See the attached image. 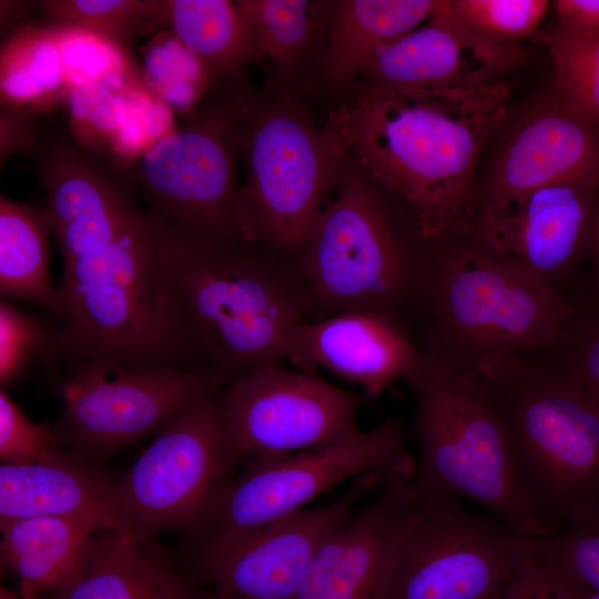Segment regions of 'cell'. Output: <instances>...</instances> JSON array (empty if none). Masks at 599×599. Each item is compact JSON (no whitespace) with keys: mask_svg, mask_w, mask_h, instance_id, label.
Returning a JSON list of instances; mask_svg holds the SVG:
<instances>
[{"mask_svg":"<svg viewBox=\"0 0 599 599\" xmlns=\"http://www.w3.org/2000/svg\"><path fill=\"white\" fill-rule=\"evenodd\" d=\"M501 80L473 88L362 93L331 113L328 131L407 207L425 243L471 235L479 166L511 105Z\"/></svg>","mask_w":599,"mask_h":599,"instance_id":"1","label":"cell"},{"mask_svg":"<svg viewBox=\"0 0 599 599\" xmlns=\"http://www.w3.org/2000/svg\"><path fill=\"white\" fill-rule=\"evenodd\" d=\"M63 262L51 358L71 372L99 365L197 367L203 354L163 270L146 212L132 202L53 233Z\"/></svg>","mask_w":599,"mask_h":599,"instance_id":"2","label":"cell"},{"mask_svg":"<svg viewBox=\"0 0 599 599\" xmlns=\"http://www.w3.org/2000/svg\"><path fill=\"white\" fill-rule=\"evenodd\" d=\"M148 217L158 258L212 368L231 382L282 363L290 334L311 316L294 260L238 233H201Z\"/></svg>","mask_w":599,"mask_h":599,"instance_id":"3","label":"cell"},{"mask_svg":"<svg viewBox=\"0 0 599 599\" xmlns=\"http://www.w3.org/2000/svg\"><path fill=\"white\" fill-rule=\"evenodd\" d=\"M415 399L419 460L414 493L466 497L527 539L552 535L525 495L508 425L493 388L423 349L405 377Z\"/></svg>","mask_w":599,"mask_h":599,"instance_id":"4","label":"cell"},{"mask_svg":"<svg viewBox=\"0 0 599 599\" xmlns=\"http://www.w3.org/2000/svg\"><path fill=\"white\" fill-rule=\"evenodd\" d=\"M426 354L476 374L487 362L541 349L568 324V296L493 256L470 238L425 243Z\"/></svg>","mask_w":599,"mask_h":599,"instance_id":"5","label":"cell"},{"mask_svg":"<svg viewBox=\"0 0 599 599\" xmlns=\"http://www.w3.org/2000/svg\"><path fill=\"white\" fill-rule=\"evenodd\" d=\"M476 374L499 400L520 486L552 534L599 516V399L525 353Z\"/></svg>","mask_w":599,"mask_h":599,"instance_id":"6","label":"cell"},{"mask_svg":"<svg viewBox=\"0 0 599 599\" xmlns=\"http://www.w3.org/2000/svg\"><path fill=\"white\" fill-rule=\"evenodd\" d=\"M309 319L362 311L403 323L424 306L427 247L409 244L380 194L357 175L344 177L294 256Z\"/></svg>","mask_w":599,"mask_h":599,"instance_id":"7","label":"cell"},{"mask_svg":"<svg viewBox=\"0 0 599 599\" xmlns=\"http://www.w3.org/2000/svg\"><path fill=\"white\" fill-rule=\"evenodd\" d=\"M237 150L245 167L236 196L238 234L294 258L336 180L346 154L342 144L295 104L252 98Z\"/></svg>","mask_w":599,"mask_h":599,"instance_id":"8","label":"cell"},{"mask_svg":"<svg viewBox=\"0 0 599 599\" xmlns=\"http://www.w3.org/2000/svg\"><path fill=\"white\" fill-rule=\"evenodd\" d=\"M415 470L395 419L321 447L256 456L229 480L191 537L196 551L223 546L304 510L347 479H410Z\"/></svg>","mask_w":599,"mask_h":599,"instance_id":"9","label":"cell"},{"mask_svg":"<svg viewBox=\"0 0 599 599\" xmlns=\"http://www.w3.org/2000/svg\"><path fill=\"white\" fill-rule=\"evenodd\" d=\"M252 98L241 75L227 79L134 159L130 175L150 216L201 233H238V131Z\"/></svg>","mask_w":599,"mask_h":599,"instance_id":"10","label":"cell"},{"mask_svg":"<svg viewBox=\"0 0 599 599\" xmlns=\"http://www.w3.org/2000/svg\"><path fill=\"white\" fill-rule=\"evenodd\" d=\"M221 397L214 390L180 409L114 480L120 532L148 544L169 530L191 535L202 521L237 463L225 433Z\"/></svg>","mask_w":599,"mask_h":599,"instance_id":"11","label":"cell"},{"mask_svg":"<svg viewBox=\"0 0 599 599\" xmlns=\"http://www.w3.org/2000/svg\"><path fill=\"white\" fill-rule=\"evenodd\" d=\"M530 540L457 498L413 490L385 599H495L524 562Z\"/></svg>","mask_w":599,"mask_h":599,"instance_id":"12","label":"cell"},{"mask_svg":"<svg viewBox=\"0 0 599 599\" xmlns=\"http://www.w3.org/2000/svg\"><path fill=\"white\" fill-rule=\"evenodd\" d=\"M227 378L213 368H129L99 365L69 373L59 387L60 441L81 455L114 451L162 427L196 398Z\"/></svg>","mask_w":599,"mask_h":599,"instance_id":"13","label":"cell"},{"mask_svg":"<svg viewBox=\"0 0 599 599\" xmlns=\"http://www.w3.org/2000/svg\"><path fill=\"white\" fill-rule=\"evenodd\" d=\"M362 398L308 370L282 363L257 366L229 382L221 397L231 449L237 460L321 447L361 429Z\"/></svg>","mask_w":599,"mask_h":599,"instance_id":"14","label":"cell"},{"mask_svg":"<svg viewBox=\"0 0 599 599\" xmlns=\"http://www.w3.org/2000/svg\"><path fill=\"white\" fill-rule=\"evenodd\" d=\"M487 146L475 221L539 186L599 182V124L573 110L555 85L515 110L510 105Z\"/></svg>","mask_w":599,"mask_h":599,"instance_id":"15","label":"cell"},{"mask_svg":"<svg viewBox=\"0 0 599 599\" xmlns=\"http://www.w3.org/2000/svg\"><path fill=\"white\" fill-rule=\"evenodd\" d=\"M598 200L597 181L539 186L477 217L467 238L567 296L586 264Z\"/></svg>","mask_w":599,"mask_h":599,"instance_id":"16","label":"cell"},{"mask_svg":"<svg viewBox=\"0 0 599 599\" xmlns=\"http://www.w3.org/2000/svg\"><path fill=\"white\" fill-rule=\"evenodd\" d=\"M385 483L380 475H362L324 506L304 509L226 545L196 551L197 571L226 599H296L323 542L352 516L365 493Z\"/></svg>","mask_w":599,"mask_h":599,"instance_id":"17","label":"cell"},{"mask_svg":"<svg viewBox=\"0 0 599 599\" xmlns=\"http://www.w3.org/2000/svg\"><path fill=\"white\" fill-rule=\"evenodd\" d=\"M521 45H502L465 26L440 0L422 26L380 47L364 64L363 89L376 92H423L473 89L529 64Z\"/></svg>","mask_w":599,"mask_h":599,"instance_id":"18","label":"cell"},{"mask_svg":"<svg viewBox=\"0 0 599 599\" xmlns=\"http://www.w3.org/2000/svg\"><path fill=\"white\" fill-rule=\"evenodd\" d=\"M412 479L385 483L372 502L323 542L296 599H385L396 546L412 509Z\"/></svg>","mask_w":599,"mask_h":599,"instance_id":"19","label":"cell"},{"mask_svg":"<svg viewBox=\"0 0 599 599\" xmlns=\"http://www.w3.org/2000/svg\"><path fill=\"white\" fill-rule=\"evenodd\" d=\"M420 349L395 319L353 311L300 323L285 343L283 361L302 370L323 367L373 397L405 378Z\"/></svg>","mask_w":599,"mask_h":599,"instance_id":"20","label":"cell"},{"mask_svg":"<svg viewBox=\"0 0 599 599\" xmlns=\"http://www.w3.org/2000/svg\"><path fill=\"white\" fill-rule=\"evenodd\" d=\"M78 451L55 449L29 465L0 466V525L34 516L79 519L120 531L113 484Z\"/></svg>","mask_w":599,"mask_h":599,"instance_id":"21","label":"cell"},{"mask_svg":"<svg viewBox=\"0 0 599 599\" xmlns=\"http://www.w3.org/2000/svg\"><path fill=\"white\" fill-rule=\"evenodd\" d=\"M191 581L115 530H95L59 599H191Z\"/></svg>","mask_w":599,"mask_h":599,"instance_id":"22","label":"cell"},{"mask_svg":"<svg viewBox=\"0 0 599 599\" xmlns=\"http://www.w3.org/2000/svg\"><path fill=\"white\" fill-rule=\"evenodd\" d=\"M89 522L34 516L1 525V558L19 580L21 598L61 590L79 568L92 534Z\"/></svg>","mask_w":599,"mask_h":599,"instance_id":"23","label":"cell"},{"mask_svg":"<svg viewBox=\"0 0 599 599\" xmlns=\"http://www.w3.org/2000/svg\"><path fill=\"white\" fill-rule=\"evenodd\" d=\"M439 0H348L332 22L325 80L333 88L351 84L380 47L426 22Z\"/></svg>","mask_w":599,"mask_h":599,"instance_id":"24","label":"cell"},{"mask_svg":"<svg viewBox=\"0 0 599 599\" xmlns=\"http://www.w3.org/2000/svg\"><path fill=\"white\" fill-rule=\"evenodd\" d=\"M52 232L47 207L0 196V293L2 300L26 301L55 314L61 311L59 286L49 263L48 236Z\"/></svg>","mask_w":599,"mask_h":599,"instance_id":"25","label":"cell"},{"mask_svg":"<svg viewBox=\"0 0 599 599\" xmlns=\"http://www.w3.org/2000/svg\"><path fill=\"white\" fill-rule=\"evenodd\" d=\"M170 29L207 69L212 84L242 75L262 58L254 35L233 1L166 0Z\"/></svg>","mask_w":599,"mask_h":599,"instance_id":"26","label":"cell"},{"mask_svg":"<svg viewBox=\"0 0 599 599\" xmlns=\"http://www.w3.org/2000/svg\"><path fill=\"white\" fill-rule=\"evenodd\" d=\"M68 84L47 23H24L3 39L0 98L4 109L40 113L64 101Z\"/></svg>","mask_w":599,"mask_h":599,"instance_id":"27","label":"cell"},{"mask_svg":"<svg viewBox=\"0 0 599 599\" xmlns=\"http://www.w3.org/2000/svg\"><path fill=\"white\" fill-rule=\"evenodd\" d=\"M59 50L67 84L91 81L125 95L141 88V69L129 49L78 24L47 23Z\"/></svg>","mask_w":599,"mask_h":599,"instance_id":"28","label":"cell"},{"mask_svg":"<svg viewBox=\"0 0 599 599\" xmlns=\"http://www.w3.org/2000/svg\"><path fill=\"white\" fill-rule=\"evenodd\" d=\"M141 78L146 91L185 116L212 84L203 62L171 29L154 33L141 49Z\"/></svg>","mask_w":599,"mask_h":599,"instance_id":"29","label":"cell"},{"mask_svg":"<svg viewBox=\"0 0 599 599\" xmlns=\"http://www.w3.org/2000/svg\"><path fill=\"white\" fill-rule=\"evenodd\" d=\"M568 298L572 313L561 336L527 354L599 399V296L577 286Z\"/></svg>","mask_w":599,"mask_h":599,"instance_id":"30","label":"cell"},{"mask_svg":"<svg viewBox=\"0 0 599 599\" xmlns=\"http://www.w3.org/2000/svg\"><path fill=\"white\" fill-rule=\"evenodd\" d=\"M40 9L47 23L88 27L126 48L169 26L166 0H45Z\"/></svg>","mask_w":599,"mask_h":599,"instance_id":"31","label":"cell"},{"mask_svg":"<svg viewBox=\"0 0 599 599\" xmlns=\"http://www.w3.org/2000/svg\"><path fill=\"white\" fill-rule=\"evenodd\" d=\"M535 37L550 55L557 91L573 110L599 124V34L554 24Z\"/></svg>","mask_w":599,"mask_h":599,"instance_id":"32","label":"cell"},{"mask_svg":"<svg viewBox=\"0 0 599 599\" xmlns=\"http://www.w3.org/2000/svg\"><path fill=\"white\" fill-rule=\"evenodd\" d=\"M236 8L248 24L263 57L278 68H291L311 42L314 20L309 1L238 0Z\"/></svg>","mask_w":599,"mask_h":599,"instance_id":"33","label":"cell"},{"mask_svg":"<svg viewBox=\"0 0 599 599\" xmlns=\"http://www.w3.org/2000/svg\"><path fill=\"white\" fill-rule=\"evenodd\" d=\"M125 94L103 84L79 81L68 85L64 103L74 139L90 148L125 150L129 105Z\"/></svg>","mask_w":599,"mask_h":599,"instance_id":"34","label":"cell"},{"mask_svg":"<svg viewBox=\"0 0 599 599\" xmlns=\"http://www.w3.org/2000/svg\"><path fill=\"white\" fill-rule=\"evenodd\" d=\"M453 13L487 40L518 47L535 35L546 16L545 0H449Z\"/></svg>","mask_w":599,"mask_h":599,"instance_id":"35","label":"cell"},{"mask_svg":"<svg viewBox=\"0 0 599 599\" xmlns=\"http://www.w3.org/2000/svg\"><path fill=\"white\" fill-rule=\"evenodd\" d=\"M54 329L17 308L0 302V382L13 383L35 356H50Z\"/></svg>","mask_w":599,"mask_h":599,"instance_id":"36","label":"cell"},{"mask_svg":"<svg viewBox=\"0 0 599 599\" xmlns=\"http://www.w3.org/2000/svg\"><path fill=\"white\" fill-rule=\"evenodd\" d=\"M595 596L530 540L528 554L499 599H592Z\"/></svg>","mask_w":599,"mask_h":599,"instance_id":"37","label":"cell"},{"mask_svg":"<svg viewBox=\"0 0 599 599\" xmlns=\"http://www.w3.org/2000/svg\"><path fill=\"white\" fill-rule=\"evenodd\" d=\"M535 542L599 598V516L572 522Z\"/></svg>","mask_w":599,"mask_h":599,"instance_id":"38","label":"cell"},{"mask_svg":"<svg viewBox=\"0 0 599 599\" xmlns=\"http://www.w3.org/2000/svg\"><path fill=\"white\" fill-rule=\"evenodd\" d=\"M59 437L48 424L32 422L0 390V458L3 465H29L58 449Z\"/></svg>","mask_w":599,"mask_h":599,"instance_id":"39","label":"cell"},{"mask_svg":"<svg viewBox=\"0 0 599 599\" xmlns=\"http://www.w3.org/2000/svg\"><path fill=\"white\" fill-rule=\"evenodd\" d=\"M37 114L1 108L0 160L1 163L17 150L32 151L38 142Z\"/></svg>","mask_w":599,"mask_h":599,"instance_id":"40","label":"cell"},{"mask_svg":"<svg viewBox=\"0 0 599 599\" xmlns=\"http://www.w3.org/2000/svg\"><path fill=\"white\" fill-rule=\"evenodd\" d=\"M556 26L577 33L599 34V0L554 1Z\"/></svg>","mask_w":599,"mask_h":599,"instance_id":"41","label":"cell"},{"mask_svg":"<svg viewBox=\"0 0 599 599\" xmlns=\"http://www.w3.org/2000/svg\"><path fill=\"white\" fill-rule=\"evenodd\" d=\"M586 265V280L579 286L599 296V200L593 219Z\"/></svg>","mask_w":599,"mask_h":599,"instance_id":"42","label":"cell"},{"mask_svg":"<svg viewBox=\"0 0 599 599\" xmlns=\"http://www.w3.org/2000/svg\"><path fill=\"white\" fill-rule=\"evenodd\" d=\"M41 1H3L0 2L1 8V31H8L13 24L18 23V28L22 26L20 21L32 12L35 7H40ZM24 24V23H23Z\"/></svg>","mask_w":599,"mask_h":599,"instance_id":"43","label":"cell"},{"mask_svg":"<svg viewBox=\"0 0 599 599\" xmlns=\"http://www.w3.org/2000/svg\"><path fill=\"white\" fill-rule=\"evenodd\" d=\"M191 599H226V598L223 595H221L219 591L213 589L209 592L196 591Z\"/></svg>","mask_w":599,"mask_h":599,"instance_id":"44","label":"cell"},{"mask_svg":"<svg viewBox=\"0 0 599 599\" xmlns=\"http://www.w3.org/2000/svg\"><path fill=\"white\" fill-rule=\"evenodd\" d=\"M21 599H37V598H21Z\"/></svg>","mask_w":599,"mask_h":599,"instance_id":"45","label":"cell"},{"mask_svg":"<svg viewBox=\"0 0 599 599\" xmlns=\"http://www.w3.org/2000/svg\"><path fill=\"white\" fill-rule=\"evenodd\" d=\"M500 595H501V593H500ZM500 595H499L497 598H495V599H499Z\"/></svg>","mask_w":599,"mask_h":599,"instance_id":"46","label":"cell"}]
</instances>
